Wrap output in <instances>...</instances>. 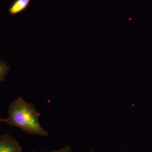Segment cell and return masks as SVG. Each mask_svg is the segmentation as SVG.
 Segmentation results:
<instances>
[{
    "mask_svg": "<svg viewBox=\"0 0 152 152\" xmlns=\"http://www.w3.org/2000/svg\"><path fill=\"white\" fill-rule=\"evenodd\" d=\"M31 0H15L9 10L11 15H16L27 8Z\"/></svg>",
    "mask_w": 152,
    "mask_h": 152,
    "instance_id": "cell-3",
    "label": "cell"
},
{
    "mask_svg": "<svg viewBox=\"0 0 152 152\" xmlns=\"http://www.w3.org/2000/svg\"><path fill=\"white\" fill-rule=\"evenodd\" d=\"M10 66L8 65L7 63L3 59L0 60V82L5 80L6 76L9 73Z\"/></svg>",
    "mask_w": 152,
    "mask_h": 152,
    "instance_id": "cell-4",
    "label": "cell"
},
{
    "mask_svg": "<svg viewBox=\"0 0 152 152\" xmlns=\"http://www.w3.org/2000/svg\"><path fill=\"white\" fill-rule=\"evenodd\" d=\"M0 152H23L18 141L8 134L0 136Z\"/></svg>",
    "mask_w": 152,
    "mask_h": 152,
    "instance_id": "cell-2",
    "label": "cell"
},
{
    "mask_svg": "<svg viewBox=\"0 0 152 152\" xmlns=\"http://www.w3.org/2000/svg\"><path fill=\"white\" fill-rule=\"evenodd\" d=\"M8 112L9 116L5 120L7 124L18 128L29 134L48 137V132L39 122L41 114L32 103L28 102L20 97L11 103Z\"/></svg>",
    "mask_w": 152,
    "mask_h": 152,
    "instance_id": "cell-1",
    "label": "cell"
},
{
    "mask_svg": "<svg viewBox=\"0 0 152 152\" xmlns=\"http://www.w3.org/2000/svg\"><path fill=\"white\" fill-rule=\"evenodd\" d=\"M71 148L69 146H66L64 148H62L59 150H57V151H45L43 152H71ZM30 152H38L34 151H32ZM90 152H92V151H90Z\"/></svg>",
    "mask_w": 152,
    "mask_h": 152,
    "instance_id": "cell-5",
    "label": "cell"
},
{
    "mask_svg": "<svg viewBox=\"0 0 152 152\" xmlns=\"http://www.w3.org/2000/svg\"><path fill=\"white\" fill-rule=\"evenodd\" d=\"M5 119H3L1 118V117L0 116V122H5Z\"/></svg>",
    "mask_w": 152,
    "mask_h": 152,
    "instance_id": "cell-6",
    "label": "cell"
}]
</instances>
